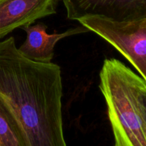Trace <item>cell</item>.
Wrapping results in <instances>:
<instances>
[{
  "mask_svg": "<svg viewBox=\"0 0 146 146\" xmlns=\"http://www.w3.org/2000/svg\"><path fill=\"white\" fill-rule=\"evenodd\" d=\"M78 21L119 51L146 81V19L117 22L99 17H84Z\"/></svg>",
  "mask_w": 146,
  "mask_h": 146,
  "instance_id": "obj_3",
  "label": "cell"
},
{
  "mask_svg": "<svg viewBox=\"0 0 146 146\" xmlns=\"http://www.w3.org/2000/svg\"><path fill=\"white\" fill-rule=\"evenodd\" d=\"M0 146H27L24 130L12 109L0 96Z\"/></svg>",
  "mask_w": 146,
  "mask_h": 146,
  "instance_id": "obj_7",
  "label": "cell"
},
{
  "mask_svg": "<svg viewBox=\"0 0 146 146\" xmlns=\"http://www.w3.org/2000/svg\"><path fill=\"white\" fill-rule=\"evenodd\" d=\"M67 17H99L117 22L146 19V0H62Z\"/></svg>",
  "mask_w": 146,
  "mask_h": 146,
  "instance_id": "obj_4",
  "label": "cell"
},
{
  "mask_svg": "<svg viewBox=\"0 0 146 146\" xmlns=\"http://www.w3.org/2000/svg\"><path fill=\"white\" fill-rule=\"evenodd\" d=\"M59 66L27 58L14 37L0 42V96L19 121L27 146H66Z\"/></svg>",
  "mask_w": 146,
  "mask_h": 146,
  "instance_id": "obj_1",
  "label": "cell"
},
{
  "mask_svg": "<svg viewBox=\"0 0 146 146\" xmlns=\"http://www.w3.org/2000/svg\"><path fill=\"white\" fill-rule=\"evenodd\" d=\"M60 0H0V39L17 28L56 13Z\"/></svg>",
  "mask_w": 146,
  "mask_h": 146,
  "instance_id": "obj_5",
  "label": "cell"
},
{
  "mask_svg": "<svg viewBox=\"0 0 146 146\" xmlns=\"http://www.w3.org/2000/svg\"><path fill=\"white\" fill-rule=\"evenodd\" d=\"M99 88L105 98L116 146H146L138 96L146 81L116 58L104 60Z\"/></svg>",
  "mask_w": 146,
  "mask_h": 146,
  "instance_id": "obj_2",
  "label": "cell"
},
{
  "mask_svg": "<svg viewBox=\"0 0 146 146\" xmlns=\"http://www.w3.org/2000/svg\"><path fill=\"white\" fill-rule=\"evenodd\" d=\"M138 102H139L140 112L142 117L146 134V85L140 92L139 96H138Z\"/></svg>",
  "mask_w": 146,
  "mask_h": 146,
  "instance_id": "obj_8",
  "label": "cell"
},
{
  "mask_svg": "<svg viewBox=\"0 0 146 146\" xmlns=\"http://www.w3.org/2000/svg\"><path fill=\"white\" fill-rule=\"evenodd\" d=\"M21 29L27 33V38L19 48V51L27 58L42 63L51 62L54 55V47L58 41L66 37L90 31L88 28L81 25L61 34H48L47 26L41 22L35 25L32 24L24 26Z\"/></svg>",
  "mask_w": 146,
  "mask_h": 146,
  "instance_id": "obj_6",
  "label": "cell"
}]
</instances>
